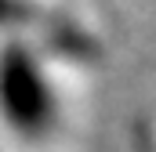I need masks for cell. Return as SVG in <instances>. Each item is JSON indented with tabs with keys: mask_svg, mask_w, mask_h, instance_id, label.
Segmentation results:
<instances>
[{
	"mask_svg": "<svg viewBox=\"0 0 156 152\" xmlns=\"http://www.w3.org/2000/svg\"><path fill=\"white\" fill-rule=\"evenodd\" d=\"M109 58L105 29L83 7L0 4V145L55 149Z\"/></svg>",
	"mask_w": 156,
	"mask_h": 152,
	"instance_id": "6da1fadb",
	"label": "cell"
},
{
	"mask_svg": "<svg viewBox=\"0 0 156 152\" xmlns=\"http://www.w3.org/2000/svg\"><path fill=\"white\" fill-rule=\"evenodd\" d=\"M131 152H156V116L142 119L134 127V138H131Z\"/></svg>",
	"mask_w": 156,
	"mask_h": 152,
	"instance_id": "7a4b0ae2",
	"label": "cell"
}]
</instances>
